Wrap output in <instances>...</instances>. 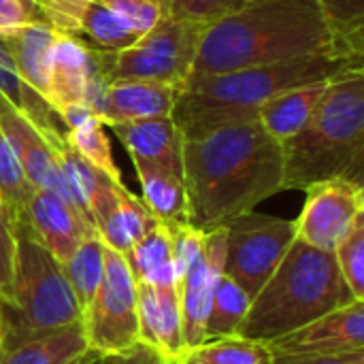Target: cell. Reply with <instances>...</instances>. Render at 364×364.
<instances>
[{"label": "cell", "mask_w": 364, "mask_h": 364, "mask_svg": "<svg viewBox=\"0 0 364 364\" xmlns=\"http://www.w3.org/2000/svg\"><path fill=\"white\" fill-rule=\"evenodd\" d=\"M90 220L100 241L122 256L158 224L143 200L134 196L124 181H113L111 177H105L94 194L90 203Z\"/></svg>", "instance_id": "14"}, {"label": "cell", "mask_w": 364, "mask_h": 364, "mask_svg": "<svg viewBox=\"0 0 364 364\" xmlns=\"http://www.w3.org/2000/svg\"><path fill=\"white\" fill-rule=\"evenodd\" d=\"M60 267L83 316L105 275V243L96 232L85 237Z\"/></svg>", "instance_id": "26"}, {"label": "cell", "mask_w": 364, "mask_h": 364, "mask_svg": "<svg viewBox=\"0 0 364 364\" xmlns=\"http://www.w3.org/2000/svg\"><path fill=\"white\" fill-rule=\"evenodd\" d=\"M247 0H171V15L209 26L241 9Z\"/></svg>", "instance_id": "34"}, {"label": "cell", "mask_w": 364, "mask_h": 364, "mask_svg": "<svg viewBox=\"0 0 364 364\" xmlns=\"http://www.w3.org/2000/svg\"><path fill=\"white\" fill-rule=\"evenodd\" d=\"M100 2L139 36L151 30L164 15V9L158 0H100Z\"/></svg>", "instance_id": "33"}, {"label": "cell", "mask_w": 364, "mask_h": 364, "mask_svg": "<svg viewBox=\"0 0 364 364\" xmlns=\"http://www.w3.org/2000/svg\"><path fill=\"white\" fill-rule=\"evenodd\" d=\"M0 94L41 130L49 145L64 139V126L51 105L19 77L4 34H0Z\"/></svg>", "instance_id": "25"}, {"label": "cell", "mask_w": 364, "mask_h": 364, "mask_svg": "<svg viewBox=\"0 0 364 364\" xmlns=\"http://www.w3.org/2000/svg\"><path fill=\"white\" fill-rule=\"evenodd\" d=\"M164 9V15H171V0H158Z\"/></svg>", "instance_id": "40"}, {"label": "cell", "mask_w": 364, "mask_h": 364, "mask_svg": "<svg viewBox=\"0 0 364 364\" xmlns=\"http://www.w3.org/2000/svg\"><path fill=\"white\" fill-rule=\"evenodd\" d=\"M98 360L100 356L85 339L83 324L0 348V364H98Z\"/></svg>", "instance_id": "20"}, {"label": "cell", "mask_w": 364, "mask_h": 364, "mask_svg": "<svg viewBox=\"0 0 364 364\" xmlns=\"http://www.w3.org/2000/svg\"><path fill=\"white\" fill-rule=\"evenodd\" d=\"M364 218V183L352 179H326L305 190V205L294 220L296 239L335 252L348 232Z\"/></svg>", "instance_id": "11"}, {"label": "cell", "mask_w": 364, "mask_h": 364, "mask_svg": "<svg viewBox=\"0 0 364 364\" xmlns=\"http://www.w3.org/2000/svg\"><path fill=\"white\" fill-rule=\"evenodd\" d=\"M36 19L58 34L107 51L126 49L139 38L100 0H36Z\"/></svg>", "instance_id": "13"}, {"label": "cell", "mask_w": 364, "mask_h": 364, "mask_svg": "<svg viewBox=\"0 0 364 364\" xmlns=\"http://www.w3.org/2000/svg\"><path fill=\"white\" fill-rule=\"evenodd\" d=\"M0 337H2V303H0Z\"/></svg>", "instance_id": "41"}, {"label": "cell", "mask_w": 364, "mask_h": 364, "mask_svg": "<svg viewBox=\"0 0 364 364\" xmlns=\"http://www.w3.org/2000/svg\"><path fill=\"white\" fill-rule=\"evenodd\" d=\"M207 26L177 15L160 21L126 49H100L109 81H156L181 87L190 77Z\"/></svg>", "instance_id": "7"}, {"label": "cell", "mask_w": 364, "mask_h": 364, "mask_svg": "<svg viewBox=\"0 0 364 364\" xmlns=\"http://www.w3.org/2000/svg\"><path fill=\"white\" fill-rule=\"evenodd\" d=\"M105 128L107 126L96 115H92V117L83 119L81 124L66 128L64 141L85 162H90L92 166H96L105 175H109L113 181H122V171L113 158L111 139H109Z\"/></svg>", "instance_id": "29"}, {"label": "cell", "mask_w": 364, "mask_h": 364, "mask_svg": "<svg viewBox=\"0 0 364 364\" xmlns=\"http://www.w3.org/2000/svg\"><path fill=\"white\" fill-rule=\"evenodd\" d=\"M250 305L252 299L247 296V292L241 290L228 275H222L211 301L203 341L239 335L243 320L250 311Z\"/></svg>", "instance_id": "28"}, {"label": "cell", "mask_w": 364, "mask_h": 364, "mask_svg": "<svg viewBox=\"0 0 364 364\" xmlns=\"http://www.w3.org/2000/svg\"><path fill=\"white\" fill-rule=\"evenodd\" d=\"M34 194V186L26 177L17 156L0 134V205L9 213L13 226L26 222V209Z\"/></svg>", "instance_id": "30"}, {"label": "cell", "mask_w": 364, "mask_h": 364, "mask_svg": "<svg viewBox=\"0 0 364 364\" xmlns=\"http://www.w3.org/2000/svg\"><path fill=\"white\" fill-rule=\"evenodd\" d=\"M177 364H275V356L267 341L230 335L186 350Z\"/></svg>", "instance_id": "27"}, {"label": "cell", "mask_w": 364, "mask_h": 364, "mask_svg": "<svg viewBox=\"0 0 364 364\" xmlns=\"http://www.w3.org/2000/svg\"><path fill=\"white\" fill-rule=\"evenodd\" d=\"M275 364H364V350L339 354V356H318V358H275Z\"/></svg>", "instance_id": "38"}, {"label": "cell", "mask_w": 364, "mask_h": 364, "mask_svg": "<svg viewBox=\"0 0 364 364\" xmlns=\"http://www.w3.org/2000/svg\"><path fill=\"white\" fill-rule=\"evenodd\" d=\"M358 68H364L363 53H318L188 77L179 87L173 119L183 139H190L222 124L256 119L258 109L271 98L294 87L333 81Z\"/></svg>", "instance_id": "3"}, {"label": "cell", "mask_w": 364, "mask_h": 364, "mask_svg": "<svg viewBox=\"0 0 364 364\" xmlns=\"http://www.w3.org/2000/svg\"><path fill=\"white\" fill-rule=\"evenodd\" d=\"M15 237L13 299L2 305L0 348L83 322L60 262L38 243L26 222L15 226Z\"/></svg>", "instance_id": "6"}, {"label": "cell", "mask_w": 364, "mask_h": 364, "mask_svg": "<svg viewBox=\"0 0 364 364\" xmlns=\"http://www.w3.org/2000/svg\"><path fill=\"white\" fill-rule=\"evenodd\" d=\"M98 364H175L173 360H168L166 356H162L158 350H154L151 346L139 341L136 346H132L126 352L119 354H109L102 356Z\"/></svg>", "instance_id": "36"}, {"label": "cell", "mask_w": 364, "mask_h": 364, "mask_svg": "<svg viewBox=\"0 0 364 364\" xmlns=\"http://www.w3.org/2000/svg\"><path fill=\"white\" fill-rule=\"evenodd\" d=\"M26 21H34V19L26 13V9L17 0H0V34Z\"/></svg>", "instance_id": "37"}, {"label": "cell", "mask_w": 364, "mask_h": 364, "mask_svg": "<svg viewBox=\"0 0 364 364\" xmlns=\"http://www.w3.org/2000/svg\"><path fill=\"white\" fill-rule=\"evenodd\" d=\"M0 346H2V337H0Z\"/></svg>", "instance_id": "42"}, {"label": "cell", "mask_w": 364, "mask_h": 364, "mask_svg": "<svg viewBox=\"0 0 364 364\" xmlns=\"http://www.w3.org/2000/svg\"><path fill=\"white\" fill-rule=\"evenodd\" d=\"M318 53H364L324 17L316 0H247L203 32L190 77Z\"/></svg>", "instance_id": "2"}, {"label": "cell", "mask_w": 364, "mask_h": 364, "mask_svg": "<svg viewBox=\"0 0 364 364\" xmlns=\"http://www.w3.org/2000/svg\"><path fill=\"white\" fill-rule=\"evenodd\" d=\"M335 260L354 299L364 301V218L356 222L348 237L337 245Z\"/></svg>", "instance_id": "31"}, {"label": "cell", "mask_w": 364, "mask_h": 364, "mask_svg": "<svg viewBox=\"0 0 364 364\" xmlns=\"http://www.w3.org/2000/svg\"><path fill=\"white\" fill-rule=\"evenodd\" d=\"M179 87L156 81H111L105 94L100 122L105 126L173 115Z\"/></svg>", "instance_id": "18"}, {"label": "cell", "mask_w": 364, "mask_h": 364, "mask_svg": "<svg viewBox=\"0 0 364 364\" xmlns=\"http://www.w3.org/2000/svg\"><path fill=\"white\" fill-rule=\"evenodd\" d=\"M83 333L90 348L102 358L136 346V282L126 258L105 245V275L94 301L83 314Z\"/></svg>", "instance_id": "9"}, {"label": "cell", "mask_w": 364, "mask_h": 364, "mask_svg": "<svg viewBox=\"0 0 364 364\" xmlns=\"http://www.w3.org/2000/svg\"><path fill=\"white\" fill-rule=\"evenodd\" d=\"M352 301L358 299L343 282L335 252L294 239L275 273L252 299L239 335L269 343Z\"/></svg>", "instance_id": "5"}, {"label": "cell", "mask_w": 364, "mask_h": 364, "mask_svg": "<svg viewBox=\"0 0 364 364\" xmlns=\"http://www.w3.org/2000/svg\"><path fill=\"white\" fill-rule=\"evenodd\" d=\"M328 85L331 81H320V83L288 90L264 102L258 109L256 119L277 143L284 145L305 128V124L309 122L311 113L320 105Z\"/></svg>", "instance_id": "24"}, {"label": "cell", "mask_w": 364, "mask_h": 364, "mask_svg": "<svg viewBox=\"0 0 364 364\" xmlns=\"http://www.w3.org/2000/svg\"><path fill=\"white\" fill-rule=\"evenodd\" d=\"M119 143L126 147L130 160H147L164 164L181 173V147L183 134L175 124L173 115L151 117L128 124L109 126Z\"/></svg>", "instance_id": "19"}, {"label": "cell", "mask_w": 364, "mask_h": 364, "mask_svg": "<svg viewBox=\"0 0 364 364\" xmlns=\"http://www.w3.org/2000/svg\"><path fill=\"white\" fill-rule=\"evenodd\" d=\"M275 358H318L364 350V301H352L269 341Z\"/></svg>", "instance_id": "12"}, {"label": "cell", "mask_w": 364, "mask_h": 364, "mask_svg": "<svg viewBox=\"0 0 364 364\" xmlns=\"http://www.w3.org/2000/svg\"><path fill=\"white\" fill-rule=\"evenodd\" d=\"M181 175L188 224L211 232L284 192V147L258 119L222 124L183 139Z\"/></svg>", "instance_id": "1"}, {"label": "cell", "mask_w": 364, "mask_h": 364, "mask_svg": "<svg viewBox=\"0 0 364 364\" xmlns=\"http://www.w3.org/2000/svg\"><path fill=\"white\" fill-rule=\"evenodd\" d=\"M139 339L177 364L183 354V328L177 288L136 284Z\"/></svg>", "instance_id": "17"}, {"label": "cell", "mask_w": 364, "mask_h": 364, "mask_svg": "<svg viewBox=\"0 0 364 364\" xmlns=\"http://www.w3.org/2000/svg\"><path fill=\"white\" fill-rule=\"evenodd\" d=\"M282 147L284 192L337 177L364 183V68L333 79L305 128Z\"/></svg>", "instance_id": "4"}, {"label": "cell", "mask_w": 364, "mask_h": 364, "mask_svg": "<svg viewBox=\"0 0 364 364\" xmlns=\"http://www.w3.org/2000/svg\"><path fill=\"white\" fill-rule=\"evenodd\" d=\"M17 237L15 226L0 205V303L9 305L13 299V275H15Z\"/></svg>", "instance_id": "35"}, {"label": "cell", "mask_w": 364, "mask_h": 364, "mask_svg": "<svg viewBox=\"0 0 364 364\" xmlns=\"http://www.w3.org/2000/svg\"><path fill=\"white\" fill-rule=\"evenodd\" d=\"M333 28L352 45L364 47V0H316Z\"/></svg>", "instance_id": "32"}, {"label": "cell", "mask_w": 364, "mask_h": 364, "mask_svg": "<svg viewBox=\"0 0 364 364\" xmlns=\"http://www.w3.org/2000/svg\"><path fill=\"white\" fill-rule=\"evenodd\" d=\"M58 32L43 21H26L4 32L19 77L47 100L49 58Z\"/></svg>", "instance_id": "23"}, {"label": "cell", "mask_w": 364, "mask_h": 364, "mask_svg": "<svg viewBox=\"0 0 364 364\" xmlns=\"http://www.w3.org/2000/svg\"><path fill=\"white\" fill-rule=\"evenodd\" d=\"M0 134L17 156L34 190H49L73 203L51 145L41 134V130L19 109H15L2 94H0Z\"/></svg>", "instance_id": "15"}, {"label": "cell", "mask_w": 364, "mask_h": 364, "mask_svg": "<svg viewBox=\"0 0 364 364\" xmlns=\"http://www.w3.org/2000/svg\"><path fill=\"white\" fill-rule=\"evenodd\" d=\"M23 9H26V13L34 19V21H38L36 19V0H17Z\"/></svg>", "instance_id": "39"}, {"label": "cell", "mask_w": 364, "mask_h": 364, "mask_svg": "<svg viewBox=\"0 0 364 364\" xmlns=\"http://www.w3.org/2000/svg\"><path fill=\"white\" fill-rule=\"evenodd\" d=\"M141 186V200L162 224H188V192L183 175L147 160H132Z\"/></svg>", "instance_id": "22"}, {"label": "cell", "mask_w": 364, "mask_h": 364, "mask_svg": "<svg viewBox=\"0 0 364 364\" xmlns=\"http://www.w3.org/2000/svg\"><path fill=\"white\" fill-rule=\"evenodd\" d=\"M26 224L58 262H64L85 237L96 232L73 203L49 190H34L26 209Z\"/></svg>", "instance_id": "16"}, {"label": "cell", "mask_w": 364, "mask_h": 364, "mask_svg": "<svg viewBox=\"0 0 364 364\" xmlns=\"http://www.w3.org/2000/svg\"><path fill=\"white\" fill-rule=\"evenodd\" d=\"M126 264L136 284L154 288H177L181 279L173 252L171 228L158 222L124 254Z\"/></svg>", "instance_id": "21"}, {"label": "cell", "mask_w": 364, "mask_h": 364, "mask_svg": "<svg viewBox=\"0 0 364 364\" xmlns=\"http://www.w3.org/2000/svg\"><path fill=\"white\" fill-rule=\"evenodd\" d=\"M109 83L100 49L66 34L55 36L49 58L47 102L58 117L70 109L87 107L100 119Z\"/></svg>", "instance_id": "10"}, {"label": "cell", "mask_w": 364, "mask_h": 364, "mask_svg": "<svg viewBox=\"0 0 364 364\" xmlns=\"http://www.w3.org/2000/svg\"><path fill=\"white\" fill-rule=\"evenodd\" d=\"M296 239L294 220L247 211L224 226V275L254 299Z\"/></svg>", "instance_id": "8"}]
</instances>
